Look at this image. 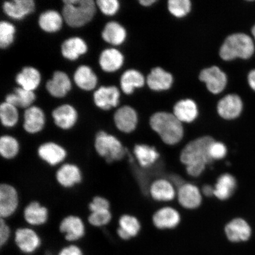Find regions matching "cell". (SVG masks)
<instances>
[{"mask_svg": "<svg viewBox=\"0 0 255 255\" xmlns=\"http://www.w3.org/2000/svg\"><path fill=\"white\" fill-rule=\"evenodd\" d=\"M14 241L18 250L26 255L36 253L42 245V240L39 233L28 226H21L15 229Z\"/></svg>", "mask_w": 255, "mask_h": 255, "instance_id": "8992f818", "label": "cell"}, {"mask_svg": "<svg viewBox=\"0 0 255 255\" xmlns=\"http://www.w3.org/2000/svg\"><path fill=\"white\" fill-rule=\"evenodd\" d=\"M113 218V215L111 210H100L89 213L87 222L92 227L100 228L109 225Z\"/></svg>", "mask_w": 255, "mask_h": 255, "instance_id": "f35d334b", "label": "cell"}, {"mask_svg": "<svg viewBox=\"0 0 255 255\" xmlns=\"http://www.w3.org/2000/svg\"><path fill=\"white\" fill-rule=\"evenodd\" d=\"M52 116L55 125L63 130H69L78 121L77 111L71 105H62L54 110Z\"/></svg>", "mask_w": 255, "mask_h": 255, "instance_id": "d6986e66", "label": "cell"}, {"mask_svg": "<svg viewBox=\"0 0 255 255\" xmlns=\"http://www.w3.org/2000/svg\"><path fill=\"white\" fill-rule=\"evenodd\" d=\"M96 4L101 12L107 15L116 14L120 8L117 0H97Z\"/></svg>", "mask_w": 255, "mask_h": 255, "instance_id": "ee69618b", "label": "cell"}, {"mask_svg": "<svg viewBox=\"0 0 255 255\" xmlns=\"http://www.w3.org/2000/svg\"><path fill=\"white\" fill-rule=\"evenodd\" d=\"M76 85L84 91H91L97 85V75L88 66H80L74 73L73 76Z\"/></svg>", "mask_w": 255, "mask_h": 255, "instance_id": "4dcf8cb0", "label": "cell"}, {"mask_svg": "<svg viewBox=\"0 0 255 255\" xmlns=\"http://www.w3.org/2000/svg\"><path fill=\"white\" fill-rule=\"evenodd\" d=\"M247 80L249 86L255 92V69L248 73Z\"/></svg>", "mask_w": 255, "mask_h": 255, "instance_id": "c3c4849f", "label": "cell"}, {"mask_svg": "<svg viewBox=\"0 0 255 255\" xmlns=\"http://www.w3.org/2000/svg\"><path fill=\"white\" fill-rule=\"evenodd\" d=\"M45 124V116L40 108L33 106L25 110L23 127L27 133L34 135L40 132Z\"/></svg>", "mask_w": 255, "mask_h": 255, "instance_id": "e0dca14e", "label": "cell"}, {"mask_svg": "<svg viewBox=\"0 0 255 255\" xmlns=\"http://www.w3.org/2000/svg\"><path fill=\"white\" fill-rule=\"evenodd\" d=\"M141 223L135 216L124 214L120 217L116 233L121 240L127 241L136 237L141 231Z\"/></svg>", "mask_w": 255, "mask_h": 255, "instance_id": "603a6c76", "label": "cell"}, {"mask_svg": "<svg viewBox=\"0 0 255 255\" xmlns=\"http://www.w3.org/2000/svg\"><path fill=\"white\" fill-rule=\"evenodd\" d=\"M199 78L201 81L205 83L208 90L215 94L224 90L228 82L225 73L217 66L203 70L200 73Z\"/></svg>", "mask_w": 255, "mask_h": 255, "instance_id": "4fadbf2b", "label": "cell"}, {"mask_svg": "<svg viewBox=\"0 0 255 255\" xmlns=\"http://www.w3.org/2000/svg\"><path fill=\"white\" fill-rule=\"evenodd\" d=\"M251 228L246 221L235 218L229 222L225 228V233L228 240L234 243L245 242L250 239Z\"/></svg>", "mask_w": 255, "mask_h": 255, "instance_id": "ac0fdd59", "label": "cell"}, {"mask_svg": "<svg viewBox=\"0 0 255 255\" xmlns=\"http://www.w3.org/2000/svg\"><path fill=\"white\" fill-rule=\"evenodd\" d=\"M99 63L104 71L116 72L123 65L124 56L116 49H107L101 53Z\"/></svg>", "mask_w": 255, "mask_h": 255, "instance_id": "d4e9b609", "label": "cell"}, {"mask_svg": "<svg viewBox=\"0 0 255 255\" xmlns=\"http://www.w3.org/2000/svg\"><path fill=\"white\" fill-rule=\"evenodd\" d=\"M115 125L120 131L129 133L134 130L138 123V117L134 110L129 106H124L114 114Z\"/></svg>", "mask_w": 255, "mask_h": 255, "instance_id": "2e32d148", "label": "cell"}, {"mask_svg": "<svg viewBox=\"0 0 255 255\" xmlns=\"http://www.w3.org/2000/svg\"><path fill=\"white\" fill-rule=\"evenodd\" d=\"M149 191L152 198L159 202H171L177 196L174 185L164 178L153 181Z\"/></svg>", "mask_w": 255, "mask_h": 255, "instance_id": "44dd1931", "label": "cell"}, {"mask_svg": "<svg viewBox=\"0 0 255 255\" xmlns=\"http://www.w3.org/2000/svg\"><path fill=\"white\" fill-rule=\"evenodd\" d=\"M41 76L39 71L33 67H24L15 78V82L25 90L33 91L40 84Z\"/></svg>", "mask_w": 255, "mask_h": 255, "instance_id": "f1b7e54d", "label": "cell"}, {"mask_svg": "<svg viewBox=\"0 0 255 255\" xmlns=\"http://www.w3.org/2000/svg\"><path fill=\"white\" fill-rule=\"evenodd\" d=\"M15 28L9 22L2 21L0 23V47L5 49L13 42Z\"/></svg>", "mask_w": 255, "mask_h": 255, "instance_id": "ab89813d", "label": "cell"}, {"mask_svg": "<svg viewBox=\"0 0 255 255\" xmlns=\"http://www.w3.org/2000/svg\"><path fill=\"white\" fill-rule=\"evenodd\" d=\"M57 184L65 189H71L79 186L84 180L81 167L74 162H65L60 165L55 172Z\"/></svg>", "mask_w": 255, "mask_h": 255, "instance_id": "30bf717a", "label": "cell"}, {"mask_svg": "<svg viewBox=\"0 0 255 255\" xmlns=\"http://www.w3.org/2000/svg\"><path fill=\"white\" fill-rule=\"evenodd\" d=\"M94 147L99 157L108 164L122 161L128 154V150L122 142L111 133L100 130L96 133Z\"/></svg>", "mask_w": 255, "mask_h": 255, "instance_id": "277c9868", "label": "cell"}, {"mask_svg": "<svg viewBox=\"0 0 255 255\" xmlns=\"http://www.w3.org/2000/svg\"><path fill=\"white\" fill-rule=\"evenodd\" d=\"M202 193L206 197H212L214 196V187L209 184H206L202 188Z\"/></svg>", "mask_w": 255, "mask_h": 255, "instance_id": "681fc988", "label": "cell"}, {"mask_svg": "<svg viewBox=\"0 0 255 255\" xmlns=\"http://www.w3.org/2000/svg\"><path fill=\"white\" fill-rule=\"evenodd\" d=\"M126 37L125 28L116 21L108 23L102 32V37L104 40L114 46H119L123 43Z\"/></svg>", "mask_w": 255, "mask_h": 255, "instance_id": "d6a6232c", "label": "cell"}, {"mask_svg": "<svg viewBox=\"0 0 255 255\" xmlns=\"http://www.w3.org/2000/svg\"><path fill=\"white\" fill-rule=\"evenodd\" d=\"M62 17L72 27H81L90 22L97 10L94 0H64Z\"/></svg>", "mask_w": 255, "mask_h": 255, "instance_id": "3957f363", "label": "cell"}, {"mask_svg": "<svg viewBox=\"0 0 255 255\" xmlns=\"http://www.w3.org/2000/svg\"><path fill=\"white\" fill-rule=\"evenodd\" d=\"M214 141L212 136H205L188 143L180 153L181 163L186 167L195 164H211L213 161L209 157V148Z\"/></svg>", "mask_w": 255, "mask_h": 255, "instance_id": "5b68a950", "label": "cell"}, {"mask_svg": "<svg viewBox=\"0 0 255 255\" xmlns=\"http://www.w3.org/2000/svg\"><path fill=\"white\" fill-rule=\"evenodd\" d=\"M2 9L8 17L20 20L34 11L35 3L33 0H12L3 3Z\"/></svg>", "mask_w": 255, "mask_h": 255, "instance_id": "7402d4cb", "label": "cell"}, {"mask_svg": "<svg viewBox=\"0 0 255 255\" xmlns=\"http://www.w3.org/2000/svg\"><path fill=\"white\" fill-rule=\"evenodd\" d=\"M133 154L140 166L144 168L151 167L155 163L160 156L154 146L146 144L135 145Z\"/></svg>", "mask_w": 255, "mask_h": 255, "instance_id": "83f0119b", "label": "cell"}, {"mask_svg": "<svg viewBox=\"0 0 255 255\" xmlns=\"http://www.w3.org/2000/svg\"><path fill=\"white\" fill-rule=\"evenodd\" d=\"M20 205V194L17 188L8 183L0 184V218H11L17 212Z\"/></svg>", "mask_w": 255, "mask_h": 255, "instance_id": "ba28073f", "label": "cell"}, {"mask_svg": "<svg viewBox=\"0 0 255 255\" xmlns=\"http://www.w3.org/2000/svg\"><path fill=\"white\" fill-rule=\"evenodd\" d=\"M168 7L171 13L177 17H183L190 11L191 2L189 0H170Z\"/></svg>", "mask_w": 255, "mask_h": 255, "instance_id": "60d3db41", "label": "cell"}, {"mask_svg": "<svg viewBox=\"0 0 255 255\" xmlns=\"http://www.w3.org/2000/svg\"><path fill=\"white\" fill-rule=\"evenodd\" d=\"M62 15L55 10H47L41 13L39 18V25L41 30L47 33H55L61 28Z\"/></svg>", "mask_w": 255, "mask_h": 255, "instance_id": "e575fe53", "label": "cell"}, {"mask_svg": "<svg viewBox=\"0 0 255 255\" xmlns=\"http://www.w3.org/2000/svg\"><path fill=\"white\" fill-rule=\"evenodd\" d=\"M177 197L178 203L184 209H196L202 203V191L192 184L184 183L178 188Z\"/></svg>", "mask_w": 255, "mask_h": 255, "instance_id": "5bb4252c", "label": "cell"}, {"mask_svg": "<svg viewBox=\"0 0 255 255\" xmlns=\"http://www.w3.org/2000/svg\"><path fill=\"white\" fill-rule=\"evenodd\" d=\"M46 87L48 92L52 97L61 98L65 97L71 90V80L65 72L56 71L53 73L52 79L47 82Z\"/></svg>", "mask_w": 255, "mask_h": 255, "instance_id": "cb8c5ba5", "label": "cell"}, {"mask_svg": "<svg viewBox=\"0 0 255 255\" xmlns=\"http://www.w3.org/2000/svg\"><path fill=\"white\" fill-rule=\"evenodd\" d=\"M228 149L224 143L213 141L209 148V155L212 161L221 160L227 155Z\"/></svg>", "mask_w": 255, "mask_h": 255, "instance_id": "7bdbcfd3", "label": "cell"}, {"mask_svg": "<svg viewBox=\"0 0 255 255\" xmlns=\"http://www.w3.org/2000/svg\"><path fill=\"white\" fill-rule=\"evenodd\" d=\"M250 35L252 36V37L253 38V39L254 40L255 42V24L254 25V26L251 28Z\"/></svg>", "mask_w": 255, "mask_h": 255, "instance_id": "816d5d0a", "label": "cell"}, {"mask_svg": "<svg viewBox=\"0 0 255 255\" xmlns=\"http://www.w3.org/2000/svg\"><path fill=\"white\" fill-rule=\"evenodd\" d=\"M181 216L176 209L171 207L159 209L152 216V223L160 230L176 228L180 224Z\"/></svg>", "mask_w": 255, "mask_h": 255, "instance_id": "9a60e30c", "label": "cell"}, {"mask_svg": "<svg viewBox=\"0 0 255 255\" xmlns=\"http://www.w3.org/2000/svg\"><path fill=\"white\" fill-rule=\"evenodd\" d=\"M111 205L109 199L103 196H95L88 203V209L89 213L100 211V210H111Z\"/></svg>", "mask_w": 255, "mask_h": 255, "instance_id": "b9f144b4", "label": "cell"}, {"mask_svg": "<svg viewBox=\"0 0 255 255\" xmlns=\"http://www.w3.org/2000/svg\"><path fill=\"white\" fill-rule=\"evenodd\" d=\"M255 53V42L251 35L238 32L229 36L220 50V56L226 61L248 60Z\"/></svg>", "mask_w": 255, "mask_h": 255, "instance_id": "7a4b0ae2", "label": "cell"}, {"mask_svg": "<svg viewBox=\"0 0 255 255\" xmlns=\"http://www.w3.org/2000/svg\"><path fill=\"white\" fill-rule=\"evenodd\" d=\"M149 124L165 144L176 145L183 138L182 123L174 114L163 112L155 113L151 117Z\"/></svg>", "mask_w": 255, "mask_h": 255, "instance_id": "6da1fadb", "label": "cell"}, {"mask_svg": "<svg viewBox=\"0 0 255 255\" xmlns=\"http://www.w3.org/2000/svg\"><path fill=\"white\" fill-rule=\"evenodd\" d=\"M7 220L0 218V248H5L12 237V231Z\"/></svg>", "mask_w": 255, "mask_h": 255, "instance_id": "f6af8a7d", "label": "cell"}, {"mask_svg": "<svg viewBox=\"0 0 255 255\" xmlns=\"http://www.w3.org/2000/svg\"><path fill=\"white\" fill-rule=\"evenodd\" d=\"M155 0H141L139 1L140 4L143 6H149L154 3Z\"/></svg>", "mask_w": 255, "mask_h": 255, "instance_id": "f907efd6", "label": "cell"}, {"mask_svg": "<svg viewBox=\"0 0 255 255\" xmlns=\"http://www.w3.org/2000/svg\"><path fill=\"white\" fill-rule=\"evenodd\" d=\"M121 87L127 95L132 94L135 88H141L145 84V79L141 73L135 70H128L121 78Z\"/></svg>", "mask_w": 255, "mask_h": 255, "instance_id": "8d00e7d4", "label": "cell"}, {"mask_svg": "<svg viewBox=\"0 0 255 255\" xmlns=\"http://www.w3.org/2000/svg\"><path fill=\"white\" fill-rule=\"evenodd\" d=\"M62 54L65 58L75 60L87 53L88 46L85 41L78 37H71L62 44Z\"/></svg>", "mask_w": 255, "mask_h": 255, "instance_id": "4316f807", "label": "cell"}, {"mask_svg": "<svg viewBox=\"0 0 255 255\" xmlns=\"http://www.w3.org/2000/svg\"><path fill=\"white\" fill-rule=\"evenodd\" d=\"M36 100V95L33 91L25 90L21 87L14 89L13 93L8 94L5 97V102L14 105L16 108H27Z\"/></svg>", "mask_w": 255, "mask_h": 255, "instance_id": "d590c367", "label": "cell"}, {"mask_svg": "<svg viewBox=\"0 0 255 255\" xmlns=\"http://www.w3.org/2000/svg\"><path fill=\"white\" fill-rule=\"evenodd\" d=\"M59 231L64 239L69 243H76L85 237L87 228L84 220L76 215L64 217L59 223Z\"/></svg>", "mask_w": 255, "mask_h": 255, "instance_id": "9c48e42d", "label": "cell"}, {"mask_svg": "<svg viewBox=\"0 0 255 255\" xmlns=\"http://www.w3.org/2000/svg\"><path fill=\"white\" fill-rule=\"evenodd\" d=\"M173 114L181 123H190L198 116V110L193 101L182 100L175 104Z\"/></svg>", "mask_w": 255, "mask_h": 255, "instance_id": "1f68e13d", "label": "cell"}, {"mask_svg": "<svg viewBox=\"0 0 255 255\" xmlns=\"http://www.w3.org/2000/svg\"><path fill=\"white\" fill-rule=\"evenodd\" d=\"M57 255H85L84 250L81 247L75 244H71L62 247Z\"/></svg>", "mask_w": 255, "mask_h": 255, "instance_id": "bcb514c9", "label": "cell"}, {"mask_svg": "<svg viewBox=\"0 0 255 255\" xmlns=\"http://www.w3.org/2000/svg\"><path fill=\"white\" fill-rule=\"evenodd\" d=\"M205 164H195L188 165L186 170L188 175L192 177H198L205 170L206 167Z\"/></svg>", "mask_w": 255, "mask_h": 255, "instance_id": "7dc6e473", "label": "cell"}, {"mask_svg": "<svg viewBox=\"0 0 255 255\" xmlns=\"http://www.w3.org/2000/svg\"><path fill=\"white\" fill-rule=\"evenodd\" d=\"M237 186V180L232 175L223 174L218 178L215 184L214 196L221 201L228 200L234 193Z\"/></svg>", "mask_w": 255, "mask_h": 255, "instance_id": "484cf974", "label": "cell"}, {"mask_svg": "<svg viewBox=\"0 0 255 255\" xmlns=\"http://www.w3.org/2000/svg\"><path fill=\"white\" fill-rule=\"evenodd\" d=\"M36 152L38 158L50 167H59L65 163L68 157L66 147L52 141L41 143L38 146Z\"/></svg>", "mask_w": 255, "mask_h": 255, "instance_id": "52a82bcc", "label": "cell"}, {"mask_svg": "<svg viewBox=\"0 0 255 255\" xmlns=\"http://www.w3.org/2000/svg\"><path fill=\"white\" fill-rule=\"evenodd\" d=\"M173 76L160 68L153 69L147 77V84L152 90H167L173 83Z\"/></svg>", "mask_w": 255, "mask_h": 255, "instance_id": "f546056e", "label": "cell"}, {"mask_svg": "<svg viewBox=\"0 0 255 255\" xmlns=\"http://www.w3.org/2000/svg\"><path fill=\"white\" fill-rule=\"evenodd\" d=\"M120 96L119 89L114 86L101 87L94 92V103L101 110H110L119 105Z\"/></svg>", "mask_w": 255, "mask_h": 255, "instance_id": "ffe728a7", "label": "cell"}, {"mask_svg": "<svg viewBox=\"0 0 255 255\" xmlns=\"http://www.w3.org/2000/svg\"><path fill=\"white\" fill-rule=\"evenodd\" d=\"M23 217L27 226L31 228L41 227L49 221V209L39 200H33L25 205L23 209Z\"/></svg>", "mask_w": 255, "mask_h": 255, "instance_id": "8fae6325", "label": "cell"}, {"mask_svg": "<svg viewBox=\"0 0 255 255\" xmlns=\"http://www.w3.org/2000/svg\"><path fill=\"white\" fill-rule=\"evenodd\" d=\"M244 109L243 100L236 94H229L219 102L218 111L219 116L226 120L238 119Z\"/></svg>", "mask_w": 255, "mask_h": 255, "instance_id": "7c38bea8", "label": "cell"}, {"mask_svg": "<svg viewBox=\"0 0 255 255\" xmlns=\"http://www.w3.org/2000/svg\"><path fill=\"white\" fill-rule=\"evenodd\" d=\"M0 120L3 127L12 128L16 126L18 121L17 108L4 102L0 105Z\"/></svg>", "mask_w": 255, "mask_h": 255, "instance_id": "74e56055", "label": "cell"}, {"mask_svg": "<svg viewBox=\"0 0 255 255\" xmlns=\"http://www.w3.org/2000/svg\"><path fill=\"white\" fill-rule=\"evenodd\" d=\"M21 151L20 142L15 137L4 135L0 137V155L6 161H11L18 157Z\"/></svg>", "mask_w": 255, "mask_h": 255, "instance_id": "836d02e7", "label": "cell"}]
</instances>
